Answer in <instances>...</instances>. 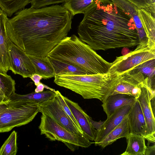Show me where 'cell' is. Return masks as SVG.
<instances>
[{
	"instance_id": "7c38bea8",
	"label": "cell",
	"mask_w": 155,
	"mask_h": 155,
	"mask_svg": "<svg viewBox=\"0 0 155 155\" xmlns=\"http://www.w3.org/2000/svg\"><path fill=\"white\" fill-rule=\"evenodd\" d=\"M64 98L78 123L84 135L90 140L94 141L96 137L97 131L91 125L90 120L91 117L78 103L64 96Z\"/></svg>"
},
{
	"instance_id": "8fae6325",
	"label": "cell",
	"mask_w": 155,
	"mask_h": 155,
	"mask_svg": "<svg viewBox=\"0 0 155 155\" xmlns=\"http://www.w3.org/2000/svg\"><path fill=\"white\" fill-rule=\"evenodd\" d=\"M120 76L119 82L112 94H127L137 99L140 94L141 87L144 84L145 76L134 68Z\"/></svg>"
},
{
	"instance_id": "ba28073f",
	"label": "cell",
	"mask_w": 155,
	"mask_h": 155,
	"mask_svg": "<svg viewBox=\"0 0 155 155\" xmlns=\"http://www.w3.org/2000/svg\"><path fill=\"white\" fill-rule=\"evenodd\" d=\"M39 112L50 117L70 131L84 134L73 122L60 104L56 95L38 104Z\"/></svg>"
},
{
	"instance_id": "30bf717a",
	"label": "cell",
	"mask_w": 155,
	"mask_h": 155,
	"mask_svg": "<svg viewBox=\"0 0 155 155\" xmlns=\"http://www.w3.org/2000/svg\"><path fill=\"white\" fill-rule=\"evenodd\" d=\"M149 78H145L143 85L141 87V92L137 99L143 112L146 125L145 139L148 142L155 143V118L151 109V99L153 97L151 93L153 90L148 84Z\"/></svg>"
},
{
	"instance_id": "d590c367",
	"label": "cell",
	"mask_w": 155,
	"mask_h": 155,
	"mask_svg": "<svg viewBox=\"0 0 155 155\" xmlns=\"http://www.w3.org/2000/svg\"><path fill=\"white\" fill-rule=\"evenodd\" d=\"M154 97L151 99L150 104L152 112L153 114H155V99Z\"/></svg>"
},
{
	"instance_id": "9c48e42d",
	"label": "cell",
	"mask_w": 155,
	"mask_h": 155,
	"mask_svg": "<svg viewBox=\"0 0 155 155\" xmlns=\"http://www.w3.org/2000/svg\"><path fill=\"white\" fill-rule=\"evenodd\" d=\"M8 51L10 70L23 78H30L35 74L34 66L27 54L9 38L8 41Z\"/></svg>"
},
{
	"instance_id": "52a82bcc",
	"label": "cell",
	"mask_w": 155,
	"mask_h": 155,
	"mask_svg": "<svg viewBox=\"0 0 155 155\" xmlns=\"http://www.w3.org/2000/svg\"><path fill=\"white\" fill-rule=\"evenodd\" d=\"M136 48L127 54L117 57L111 63L109 72L120 75L141 64L155 59V45H150L147 39L140 41Z\"/></svg>"
},
{
	"instance_id": "836d02e7",
	"label": "cell",
	"mask_w": 155,
	"mask_h": 155,
	"mask_svg": "<svg viewBox=\"0 0 155 155\" xmlns=\"http://www.w3.org/2000/svg\"><path fill=\"white\" fill-rule=\"evenodd\" d=\"M30 78L33 81L36 86L41 83L40 80L43 78L41 76L36 74L32 75Z\"/></svg>"
},
{
	"instance_id": "4fadbf2b",
	"label": "cell",
	"mask_w": 155,
	"mask_h": 155,
	"mask_svg": "<svg viewBox=\"0 0 155 155\" xmlns=\"http://www.w3.org/2000/svg\"><path fill=\"white\" fill-rule=\"evenodd\" d=\"M132 106H123L115 110L104 121L100 130L97 132L94 143L101 141L117 126L129 113Z\"/></svg>"
},
{
	"instance_id": "3957f363",
	"label": "cell",
	"mask_w": 155,
	"mask_h": 155,
	"mask_svg": "<svg viewBox=\"0 0 155 155\" xmlns=\"http://www.w3.org/2000/svg\"><path fill=\"white\" fill-rule=\"evenodd\" d=\"M47 56L79 68L87 75L107 73L111 65L75 35L64 38Z\"/></svg>"
},
{
	"instance_id": "1f68e13d",
	"label": "cell",
	"mask_w": 155,
	"mask_h": 155,
	"mask_svg": "<svg viewBox=\"0 0 155 155\" xmlns=\"http://www.w3.org/2000/svg\"><path fill=\"white\" fill-rule=\"evenodd\" d=\"M90 120L93 127L97 130V132L100 130L104 121L100 120L98 122L96 121L93 120L91 118L90 119Z\"/></svg>"
},
{
	"instance_id": "603a6c76",
	"label": "cell",
	"mask_w": 155,
	"mask_h": 155,
	"mask_svg": "<svg viewBox=\"0 0 155 155\" xmlns=\"http://www.w3.org/2000/svg\"><path fill=\"white\" fill-rule=\"evenodd\" d=\"M48 58L54 68L55 75H87L85 71L79 68L59 60Z\"/></svg>"
},
{
	"instance_id": "d6a6232c",
	"label": "cell",
	"mask_w": 155,
	"mask_h": 155,
	"mask_svg": "<svg viewBox=\"0 0 155 155\" xmlns=\"http://www.w3.org/2000/svg\"><path fill=\"white\" fill-rule=\"evenodd\" d=\"M155 143L152 146L148 145L146 146L144 155H155Z\"/></svg>"
},
{
	"instance_id": "f546056e",
	"label": "cell",
	"mask_w": 155,
	"mask_h": 155,
	"mask_svg": "<svg viewBox=\"0 0 155 155\" xmlns=\"http://www.w3.org/2000/svg\"><path fill=\"white\" fill-rule=\"evenodd\" d=\"M56 96L63 109L74 124L80 130L82 131L78 121L74 117L64 98V96L58 91H55Z\"/></svg>"
},
{
	"instance_id": "44dd1931",
	"label": "cell",
	"mask_w": 155,
	"mask_h": 155,
	"mask_svg": "<svg viewBox=\"0 0 155 155\" xmlns=\"http://www.w3.org/2000/svg\"><path fill=\"white\" fill-rule=\"evenodd\" d=\"M15 81L7 74L0 72V103L8 101L15 93Z\"/></svg>"
},
{
	"instance_id": "5bb4252c",
	"label": "cell",
	"mask_w": 155,
	"mask_h": 155,
	"mask_svg": "<svg viewBox=\"0 0 155 155\" xmlns=\"http://www.w3.org/2000/svg\"><path fill=\"white\" fill-rule=\"evenodd\" d=\"M8 18L6 14L0 8V72L7 74L10 66L8 51L9 38L6 30Z\"/></svg>"
},
{
	"instance_id": "6da1fadb",
	"label": "cell",
	"mask_w": 155,
	"mask_h": 155,
	"mask_svg": "<svg viewBox=\"0 0 155 155\" xmlns=\"http://www.w3.org/2000/svg\"><path fill=\"white\" fill-rule=\"evenodd\" d=\"M8 20L10 40L27 54L47 56L71 29L73 16L62 6L23 8Z\"/></svg>"
},
{
	"instance_id": "4316f807",
	"label": "cell",
	"mask_w": 155,
	"mask_h": 155,
	"mask_svg": "<svg viewBox=\"0 0 155 155\" xmlns=\"http://www.w3.org/2000/svg\"><path fill=\"white\" fill-rule=\"evenodd\" d=\"M138 9H143L155 18V0H127Z\"/></svg>"
},
{
	"instance_id": "5b68a950",
	"label": "cell",
	"mask_w": 155,
	"mask_h": 155,
	"mask_svg": "<svg viewBox=\"0 0 155 155\" xmlns=\"http://www.w3.org/2000/svg\"><path fill=\"white\" fill-rule=\"evenodd\" d=\"M39 112L38 104L26 100L0 103V133L27 124Z\"/></svg>"
},
{
	"instance_id": "484cf974",
	"label": "cell",
	"mask_w": 155,
	"mask_h": 155,
	"mask_svg": "<svg viewBox=\"0 0 155 155\" xmlns=\"http://www.w3.org/2000/svg\"><path fill=\"white\" fill-rule=\"evenodd\" d=\"M17 133L13 131L0 148V155H16L17 152Z\"/></svg>"
},
{
	"instance_id": "4dcf8cb0",
	"label": "cell",
	"mask_w": 155,
	"mask_h": 155,
	"mask_svg": "<svg viewBox=\"0 0 155 155\" xmlns=\"http://www.w3.org/2000/svg\"><path fill=\"white\" fill-rule=\"evenodd\" d=\"M67 0H31V8H38L49 5L64 3Z\"/></svg>"
},
{
	"instance_id": "83f0119b",
	"label": "cell",
	"mask_w": 155,
	"mask_h": 155,
	"mask_svg": "<svg viewBox=\"0 0 155 155\" xmlns=\"http://www.w3.org/2000/svg\"><path fill=\"white\" fill-rule=\"evenodd\" d=\"M117 6L125 11L133 18L138 15L137 8L134 5L127 0H110Z\"/></svg>"
},
{
	"instance_id": "7402d4cb",
	"label": "cell",
	"mask_w": 155,
	"mask_h": 155,
	"mask_svg": "<svg viewBox=\"0 0 155 155\" xmlns=\"http://www.w3.org/2000/svg\"><path fill=\"white\" fill-rule=\"evenodd\" d=\"M55 91L49 90L39 93L34 92L24 95L19 94L15 92L11 96L10 99L26 100L39 104L55 96L56 95Z\"/></svg>"
},
{
	"instance_id": "2e32d148",
	"label": "cell",
	"mask_w": 155,
	"mask_h": 155,
	"mask_svg": "<svg viewBox=\"0 0 155 155\" xmlns=\"http://www.w3.org/2000/svg\"><path fill=\"white\" fill-rule=\"evenodd\" d=\"M137 99L127 94H117L109 96L103 103L102 106L107 117L117 109L125 105L132 106Z\"/></svg>"
},
{
	"instance_id": "cb8c5ba5",
	"label": "cell",
	"mask_w": 155,
	"mask_h": 155,
	"mask_svg": "<svg viewBox=\"0 0 155 155\" xmlns=\"http://www.w3.org/2000/svg\"><path fill=\"white\" fill-rule=\"evenodd\" d=\"M31 0H0V8L11 17L13 14L24 8Z\"/></svg>"
},
{
	"instance_id": "8992f818",
	"label": "cell",
	"mask_w": 155,
	"mask_h": 155,
	"mask_svg": "<svg viewBox=\"0 0 155 155\" xmlns=\"http://www.w3.org/2000/svg\"><path fill=\"white\" fill-rule=\"evenodd\" d=\"M38 128L41 135H45L51 141L57 140L63 143L72 151L79 147H88L94 143L84 134L70 131L45 114H42Z\"/></svg>"
},
{
	"instance_id": "d6986e66",
	"label": "cell",
	"mask_w": 155,
	"mask_h": 155,
	"mask_svg": "<svg viewBox=\"0 0 155 155\" xmlns=\"http://www.w3.org/2000/svg\"><path fill=\"white\" fill-rule=\"evenodd\" d=\"M147 42L155 45V19L151 13L143 9H137Z\"/></svg>"
},
{
	"instance_id": "e575fe53",
	"label": "cell",
	"mask_w": 155,
	"mask_h": 155,
	"mask_svg": "<svg viewBox=\"0 0 155 155\" xmlns=\"http://www.w3.org/2000/svg\"><path fill=\"white\" fill-rule=\"evenodd\" d=\"M51 90L52 88H49V87L46 86L42 83H40L39 84L36 86V87L35 89V92L36 93H39L43 91L45 88Z\"/></svg>"
},
{
	"instance_id": "277c9868",
	"label": "cell",
	"mask_w": 155,
	"mask_h": 155,
	"mask_svg": "<svg viewBox=\"0 0 155 155\" xmlns=\"http://www.w3.org/2000/svg\"><path fill=\"white\" fill-rule=\"evenodd\" d=\"M120 75L109 72L94 75H55L54 82L80 95L84 99H97L102 103L112 95L119 81Z\"/></svg>"
},
{
	"instance_id": "e0dca14e",
	"label": "cell",
	"mask_w": 155,
	"mask_h": 155,
	"mask_svg": "<svg viewBox=\"0 0 155 155\" xmlns=\"http://www.w3.org/2000/svg\"><path fill=\"white\" fill-rule=\"evenodd\" d=\"M130 133V129L127 115L121 122L103 140L100 142L95 144V145L104 148L112 144L118 139L125 137L127 139Z\"/></svg>"
},
{
	"instance_id": "d4e9b609",
	"label": "cell",
	"mask_w": 155,
	"mask_h": 155,
	"mask_svg": "<svg viewBox=\"0 0 155 155\" xmlns=\"http://www.w3.org/2000/svg\"><path fill=\"white\" fill-rule=\"evenodd\" d=\"M94 0H67L62 6L74 16L85 12Z\"/></svg>"
},
{
	"instance_id": "f1b7e54d",
	"label": "cell",
	"mask_w": 155,
	"mask_h": 155,
	"mask_svg": "<svg viewBox=\"0 0 155 155\" xmlns=\"http://www.w3.org/2000/svg\"><path fill=\"white\" fill-rule=\"evenodd\" d=\"M155 59L143 63L134 68L140 71L145 76L152 78L154 77Z\"/></svg>"
},
{
	"instance_id": "7a4b0ae2",
	"label": "cell",
	"mask_w": 155,
	"mask_h": 155,
	"mask_svg": "<svg viewBox=\"0 0 155 155\" xmlns=\"http://www.w3.org/2000/svg\"><path fill=\"white\" fill-rule=\"evenodd\" d=\"M84 14L78 33L94 50L133 48L140 43L132 17L110 0H94Z\"/></svg>"
},
{
	"instance_id": "9a60e30c",
	"label": "cell",
	"mask_w": 155,
	"mask_h": 155,
	"mask_svg": "<svg viewBox=\"0 0 155 155\" xmlns=\"http://www.w3.org/2000/svg\"><path fill=\"white\" fill-rule=\"evenodd\" d=\"M130 133L135 134L144 137L146 125L141 107L138 100L132 105L127 114Z\"/></svg>"
},
{
	"instance_id": "ac0fdd59",
	"label": "cell",
	"mask_w": 155,
	"mask_h": 155,
	"mask_svg": "<svg viewBox=\"0 0 155 155\" xmlns=\"http://www.w3.org/2000/svg\"><path fill=\"white\" fill-rule=\"evenodd\" d=\"M27 55L34 66L36 74L41 76L45 79L55 76L54 68L48 56Z\"/></svg>"
},
{
	"instance_id": "ffe728a7",
	"label": "cell",
	"mask_w": 155,
	"mask_h": 155,
	"mask_svg": "<svg viewBox=\"0 0 155 155\" xmlns=\"http://www.w3.org/2000/svg\"><path fill=\"white\" fill-rule=\"evenodd\" d=\"M127 140V148L121 155H144L147 146L143 136L130 133Z\"/></svg>"
}]
</instances>
